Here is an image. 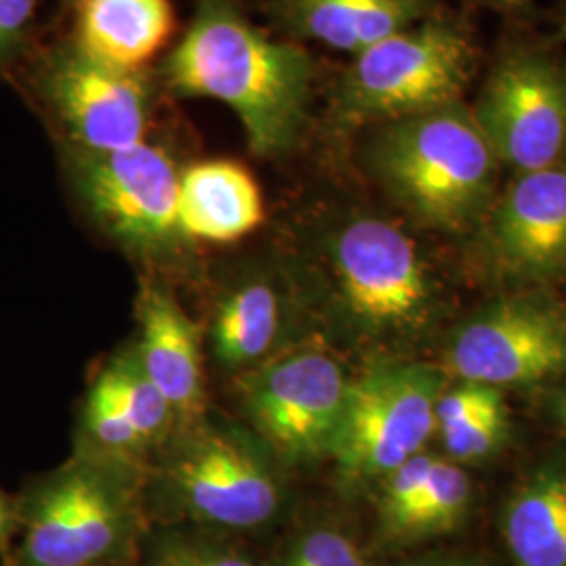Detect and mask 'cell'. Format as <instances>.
Returning a JSON list of instances; mask_svg holds the SVG:
<instances>
[{
  "instance_id": "obj_1",
  "label": "cell",
  "mask_w": 566,
  "mask_h": 566,
  "mask_svg": "<svg viewBox=\"0 0 566 566\" xmlns=\"http://www.w3.org/2000/svg\"><path fill=\"white\" fill-rule=\"evenodd\" d=\"M185 97L229 105L259 156L287 151L303 126L313 63L294 44L266 39L233 0H196V15L164 63Z\"/></svg>"
},
{
  "instance_id": "obj_2",
  "label": "cell",
  "mask_w": 566,
  "mask_h": 566,
  "mask_svg": "<svg viewBox=\"0 0 566 566\" xmlns=\"http://www.w3.org/2000/svg\"><path fill=\"white\" fill-rule=\"evenodd\" d=\"M4 566H130L145 535L137 460L76 451L23 491Z\"/></svg>"
},
{
  "instance_id": "obj_3",
  "label": "cell",
  "mask_w": 566,
  "mask_h": 566,
  "mask_svg": "<svg viewBox=\"0 0 566 566\" xmlns=\"http://www.w3.org/2000/svg\"><path fill=\"white\" fill-rule=\"evenodd\" d=\"M386 189L420 223L462 231L491 208L497 158L464 105L390 122L374 147Z\"/></svg>"
},
{
  "instance_id": "obj_4",
  "label": "cell",
  "mask_w": 566,
  "mask_h": 566,
  "mask_svg": "<svg viewBox=\"0 0 566 566\" xmlns=\"http://www.w3.org/2000/svg\"><path fill=\"white\" fill-rule=\"evenodd\" d=\"M277 464L254 432L202 413L182 422L166 453L168 506L206 533L263 531L287 504Z\"/></svg>"
},
{
  "instance_id": "obj_5",
  "label": "cell",
  "mask_w": 566,
  "mask_h": 566,
  "mask_svg": "<svg viewBox=\"0 0 566 566\" xmlns=\"http://www.w3.org/2000/svg\"><path fill=\"white\" fill-rule=\"evenodd\" d=\"M474 70L472 46L447 23H416L355 55L338 88L343 122H399L458 105Z\"/></svg>"
},
{
  "instance_id": "obj_6",
  "label": "cell",
  "mask_w": 566,
  "mask_h": 566,
  "mask_svg": "<svg viewBox=\"0 0 566 566\" xmlns=\"http://www.w3.org/2000/svg\"><path fill=\"white\" fill-rule=\"evenodd\" d=\"M443 374L416 361L376 364L350 378L343 422L332 451L350 485L382 483L392 470L424 451L437 434Z\"/></svg>"
},
{
  "instance_id": "obj_7",
  "label": "cell",
  "mask_w": 566,
  "mask_h": 566,
  "mask_svg": "<svg viewBox=\"0 0 566 566\" xmlns=\"http://www.w3.org/2000/svg\"><path fill=\"white\" fill-rule=\"evenodd\" d=\"M348 382L329 353L292 348L243 376V411L252 432L282 464H311L332 458Z\"/></svg>"
},
{
  "instance_id": "obj_8",
  "label": "cell",
  "mask_w": 566,
  "mask_h": 566,
  "mask_svg": "<svg viewBox=\"0 0 566 566\" xmlns=\"http://www.w3.org/2000/svg\"><path fill=\"white\" fill-rule=\"evenodd\" d=\"M65 166L88 214L124 248L158 259L181 248V175L163 147L143 142L107 154L67 147Z\"/></svg>"
},
{
  "instance_id": "obj_9",
  "label": "cell",
  "mask_w": 566,
  "mask_h": 566,
  "mask_svg": "<svg viewBox=\"0 0 566 566\" xmlns=\"http://www.w3.org/2000/svg\"><path fill=\"white\" fill-rule=\"evenodd\" d=\"M329 259L344 313L365 334H407L430 315L426 264L401 227L374 217L355 219L334 235Z\"/></svg>"
},
{
  "instance_id": "obj_10",
  "label": "cell",
  "mask_w": 566,
  "mask_h": 566,
  "mask_svg": "<svg viewBox=\"0 0 566 566\" xmlns=\"http://www.w3.org/2000/svg\"><path fill=\"white\" fill-rule=\"evenodd\" d=\"M497 163L518 175L566 163V67L537 53L514 55L470 109Z\"/></svg>"
},
{
  "instance_id": "obj_11",
  "label": "cell",
  "mask_w": 566,
  "mask_h": 566,
  "mask_svg": "<svg viewBox=\"0 0 566 566\" xmlns=\"http://www.w3.org/2000/svg\"><path fill=\"white\" fill-rule=\"evenodd\" d=\"M36 86L70 147L107 154L145 142L151 88L142 70L107 65L74 44L44 61Z\"/></svg>"
},
{
  "instance_id": "obj_12",
  "label": "cell",
  "mask_w": 566,
  "mask_h": 566,
  "mask_svg": "<svg viewBox=\"0 0 566 566\" xmlns=\"http://www.w3.org/2000/svg\"><path fill=\"white\" fill-rule=\"evenodd\" d=\"M446 364L458 380L495 388L554 378L566 371V317L526 298L489 304L453 332Z\"/></svg>"
},
{
  "instance_id": "obj_13",
  "label": "cell",
  "mask_w": 566,
  "mask_h": 566,
  "mask_svg": "<svg viewBox=\"0 0 566 566\" xmlns=\"http://www.w3.org/2000/svg\"><path fill=\"white\" fill-rule=\"evenodd\" d=\"M486 254L512 280L566 273V163L518 175L489 208Z\"/></svg>"
},
{
  "instance_id": "obj_14",
  "label": "cell",
  "mask_w": 566,
  "mask_h": 566,
  "mask_svg": "<svg viewBox=\"0 0 566 566\" xmlns=\"http://www.w3.org/2000/svg\"><path fill=\"white\" fill-rule=\"evenodd\" d=\"M139 344L145 374L172 407L177 420L203 413L202 340L177 298L158 282L142 283L137 298Z\"/></svg>"
},
{
  "instance_id": "obj_15",
  "label": "cell",
  "mask_w": 566,
  "mask_h": 566,
  "mask_svg": "<svg viewBox=\"0 0 566 566\" xmlns=\"http://www.w3.org/2000/svg\"><path fill=\"white\" fill-rule=\"evenodd\" d=\"M179 227L185 240L229 243L263 223V196L252 175L229 160L193 164L179 182Z\"/></svg>"
},
{
  "instance_id": "obj_16",
  "label": "cell",
  "mask_w": 566,
  "mask_h": 566,
  "mask_svg": "<svg viewBox=\"0 0 566 566\" xmlns=\"http://www.w3.org/2000/svg\"><path fill=\"white\" fill-rule=\"evenodd\" d=\"M502 535L514 566H566V464L526 476L507 497Z\"/></svg>"
},
{
  "instance_id": "obj_17",
  "label": "cell",
  "mask_w": 566,
  "mask_h": 566,
  "mask_svg": "<svg viewBox=\"0 0 566 566\" xmlns=\"http://www.w3.org/2000/svg\"><path fill=\"white\" fill-rule=\"evenodd\" d=\"M81 7L76 46L120 70H142L172 34L168 0H84Z\"/></svg>"
},
{
  "instance_id": "obj_18",
  "label": "cell",
  "mask_w": 566,
  "mask_h": 566,
  "mask_svg": "<svg viewBox=\"0 0 566 566\" xmlns=\"http://www.w3.org/2000/svg\"><path fill=\"white\" fill-rule=\"evenodd\" d=\"M422 13V0H287L301 34L353 55L416 25Z\"/></svg>"
},
{
  "instance_id": "obj_19",
  "label": "cell",
  "mask_w": 566,
  "mask_h": 566,
  "mask_svg": "<svg viewBox=\"0 0 566 566\" xmlns=\"http://www.w3.org/2000/svg\"><path fill=\"white\" fill-rule=\"evenodd\" d=\"M283 325L285 304L273 283H240L219 303L212 317V353L223 367L252 369L273 357Z\"/></svg>"
},
{
  "instance_id": "obj_20",
  "label": "cell",
  "mask_w": 566,
  "mask_h": 566,
  "mask_svg": "<svg viewBox=\"0 0 566 566\" xmlns=\"http://www.w3.org/2000/svg\"><path fill=\"white\" fill-rule=\"evenodd\" d=\"M510 416L502 388L460 380L437 401V434L447 458L458 464L481 462L506 441Z\"/></svg>"
},
{
  "instance_id": "obj_21",
  "label": "cell",
  "mask_w": 566,
  "mask_h": 566,
  "mask_svg": "<svg viewBox=\"0 0 566 566\" xmlns=\"http://www.w3.org/2000/svg\"><path fill=\"white\" fill-rule=\"evenodd\" d=\"M470 502L472 483L462 464L434 455L416 500L380 535L390 546H409L446 535L462 525Z\"/></svg>"
},
{
  "instance_id": "obj_22",
  "label": "cell",
  "mask_w": 566,
  "mask_h": 566,
  "mask_svg": "<svg viewBox=\"0 0 566 566\" xmlns=\"http://www.w3.org/2000/svg\"><path fill=\"white\" fill-rule=\"evenodd\" d=\"M93 388L120 411L147 446L160 443L172 432L177 416L145 374L135 348H126L105 365Z\"/></svg>"
},
{
  "instance_id": "obj_23",
  "label": "cell",
  "mask_w": 566,
  "mask_h": 566,
  "mask_svg": "<svg viewBox=\"0 0 566 566\" xmlns=\"http://www.w3.org/2000/svg\"><path fill=\"white\" fill-rule=\"evenodd\" d=\"M143 566H261L206 531H164L149 539Z\"/></svg>"
},
{
  "instance_id": "obj_24",
  "label": "cell",
  "mask_w": 566,
  "mask_h": 566,
  "mask_svg": "<svg viewBox=\"0 0 566 566\" xmlns=\"http://www.w3.org/2000/svg\"><path fill=\"white\" fill-rule=\"evenodd\" d=\"M275 566H371L357 539L332 523L298 528L282 547Z\"/></svg>"
},
{
  "instance_id": "obj_25",
  "label": "cell",
  "mask_w": 566,
  "mask_h": 566,
  "mask_svg": "<svg viewBox=\"0 0 566 566\" xmlns=\"http://www.w3.org/2000/svg\"><path fill=\"white\" fill-rule=\"evenodd\" d=\"M39 0H0V70L18 60L36 20Z\"/></svg>"
},
{
  "instance_id": "obj_26",
  "label": "cell",
  "mask_w": 566,
  "mask_h": 566,
  "mask_svg": "<svg viewBox=\"0 0 566 566\" xmlns=\"http://www.w3.org/2000/svg\"><path fill=\"white\" fill-rule=\"evenodd\" d=\"M18 531V512L15 504L9 502V497L0 491V554H9L11 539Z\"/></svg>"
},
{
  "instance_id": "obj_27",
  "label": "cell",
  "mask_w": 566,
  "mask_h": 566,
  "mask_svg": "<svg viewBox=\"0 0 566 566\" xmlns=\"http://www.w3.org/2000/svg\"><path fill=\"white\" fill-rule=\"evenodd\" d=\"M554 416L556 422L565 428L566 432V386H563L554 399Z\"/></svg>"
},
{
  "instance_id": "obj_28",
  "label": "cell",
  "mask_w": 566,
  "mask_h": 566,
  "mask_svg": "<svg viewBox=\"0 0 566 566\" xmlns=\"http://www.w3.org/2000/svg\"><path fill=\"white\" fill-rule=\"evenodd\" d=\"M399 566H468L455 560H443V558H422V560H409Z\"/></svg>"
},
{
  "instance_id": "obj_29",
  "label": "cell",
  "mask_w": 566,
  "mask_h": 566,
  "mask_svg": "<svg viewBox=\"0 0 566 566\" xmlns=\"http://www.w3.org/2000/svg\"><path fill=\"white\" fill-rule=\"evenodd\" d=\"M74 2H78V4H82V2H84V0H74Z\"/></svg>"
},
{
  "instance_id": "obj_30",
  "label": "cell",
  "mask_w": 566,
  "mask_h": 566,
  "mask_svg": "<svg viewBox=\"0 0 566 566\" xmlns=\"http://www.w3.org/2000/svg\"><path fill=\"white\" fill-rule=\"evenodd\" d=\"M507 2H516V0H507Z\"/></svg>"
}]
</instances>
